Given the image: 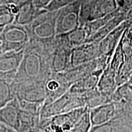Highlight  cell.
I'll list each match as a JSON object with an SVG mask.
<instances>
[{"label": "cell", "mask_w": 132, "mask_h": 132, "mask_svg": "<svg viewBox=\"0 0 132 132\" xmlns=\"http://www.w3.org/2000/svg\"><path fill=\"white\" fill-rule=\"evenodd\" d=\"M125 20H127L128 22H129L130 24H132V6L130 8V9L128 11V12L127 13L126 17H125Z\"/></svg>", "instance_id": "obj_36"}, {"label": "cell", "mask_w": 132, "mask_h": 132, "mask_svg": "<svg viewBox=\"0 0 132 132\" xmlns=\"http://www.w3.org/2000/svg\"><path fill=\"white\" fill-rule=\"evenodd\" d=\"M116 76V73L108 65L102 72L97 85V88L98 91L110 102H111L113 95L118 87Z\"/></svg>", "instance_id": "obj_16"}, {"label": "cell", "mask_w": 132, "mask_h": 132, "mask_svg": "<svg viewBox=\"0 0 132 132\" xmlns=\"http://www.w3.org/2000/svg\"><path fill=\"white\" fill-rule=\"evenodd\" d=\"M0 41L4 53L20 52L30 44V37L25 26L14 23L4 28L0 32Z\"/></svg>", "instance_id": "obj_3"}, {"label": "cell", "mask_w": 132, "mask_h": 132, "mask_svg": "<svg viewBox=\"0 0 132 132\" xmlns=\"http://www.w3.org/2000/svg\"><path fill=\"white\" fill-rule=\"evenodd\" d=\"M109 64L108 59L104 56H101L98 59L73 67L62 73L67 81L72 85L95 71L104 70Z\"/></svg>", "instance_id": "obj_8"}, {"label": "cell", "mask_w": 132, "mask_h": 132, "mask_svg": "<svg viewBox=\"0 0 132 132\" xmlns=\"http://www.w3.org/2000/svg\"><path fill=\"white\" fill-rule=\"evenodd\" d=\"M12 4V0H0V6Z\"/></svg>", "instance_id": "obj_38"}, {"label": "cell", "mask_w": 132, "mask_h": 132, "mask_svg": "<svg viewBox=\"0 0 132 132\" xmlns=\"http://www.w3.org/2000/svg\"><path fill=\"white\" fill-rule=\"evenodd\" d=\"M15 15L10 11L7 5L0 12V29L1 31L6 26L14 23Z\"/></svg>", "instance_id": "obj_31"}, {"label": "cell", "mask_w": 132, "mask_h": 132, "mask_svg": "<svg viewBox=\"0 0 132 132\" xmlns=\"http://www.w3.org/2000/svg\"><path fill=\"white\" fill-rule=\"evenodd\" d=\"M98 0H80V24L84 26L93 19Z\"/></svg>", "instance_id": "obj_21"}, {"label": "cell", "mask_w": 132, "mask_h": 132, "mask_svg": "<svg viewBox=\"0 0 132 132\" xmlns=\"http://www.w3.org/2000/svg\"><path fill=\"white\" fill-rule=\"evenodd\" d=\"M132 77V56L125 58L116 76L118 86L128 82Z\"/></svg>", "instance_id": "obj_27"}, {"label": "cell", "mask_w": 132, "mask_h": 132, "mask_svg": "<svg viewBox=\"0 0 132 132\" xmlns=\"http://www.w3.org/2000/svg\"><path fill=\"white\" fill-rule=\"evenodd\" d=\"M89 110L86 106L81 107L67 113L50 117L52 132L69 131Z\"/></svg>", "instance_id": "obj_10"}, {"label": "cell", "mask_w": 132, "mask_h": 132, "mask_svg": "<svg viewBox=\"0 0 132 132\" xmlns=\"http://www.w3.org/2000/svg\"><path fill=\"white\" fill-rule=\"evenodd\" d=\"M3 53H4V52H3V50L2 46H1V41H0V56H1V54Z\"/></svg>", "instance_id": "obj_40"}, {"label": "cell", "mask_w": 132, "mask_h": 132, "mask_svg": "<svg viewBox=\"0 0 132 132\" xmlns=\"http://www.w3.org/2000/svg\"><path fill=\"white\" fill-rule=\"evenodd\" d=\"M97 43H85L73 48L71 54L72 67L87 63L101 56Z\"/></svg>", "instance_id": "obj_13"}, {"label": "cell", "mask_w": 132, "mask_h": 132, "mask_svg": "<svg viewBox=\"0 0 132 132\" xmlns=\"http://www.w3.org/2000/svg\"><path fill=\"white\" fill-rule=\"evenodd\" d=\"M5 6H6V5H3V6H0V12H1V11H2L3 9H4V7Z\"/></svg>", "instance_id": "obj_41"}, {"label": "cell", "mask_w": 132, "mask_h": 132, "mask_svg": "<svg viewBox=\"0 0 132 132\" xmlns=\"http://www.w3.org/2000/svg\"><path fill=\"white\" fill-rule=\"evenodd\" d=\"M0 132H17L13 128L0 122Z\"/></svg>", "instance_id": "obj_34"}, {"label": "cell", "mask_w": 132, "mask_h": 132, "mask_svg": "<svg viewBox=\"0 0 132 132\" xmlns=\"http://www.w3.org/2000/svg\"><path fill=\"white\" fill-rule=\"evenodd\" d=\"M20 113L19 100L15 98L12 101L0 109V122L17 131L20 125Z\"/></svg>", "instance_id": "obj_15"}, {"label": "cell", "mask_w": 132, "mask_h": 132, "mask_svg": "<svg viewBox=\"0 0 132 132\" xmlns=\"http://www.w3.org/2000/svg\"><path fill=\"white\" fill-rule=\"evenodd\" d=\"M128 82H130V83H131V84H132V77H131V78L130 79V81H128Z\"/></svg>", "instance_id": "obj_42"}, {"label": "cell", "mask_w": 132, "mask_h": 132, "mask_svg": "<svg viewBox=\"0 0 132 132\" xmlns=\"http://www.w3.org/2000/svg\"><path fill=\"white\" fill-rule=\"evenodd\" d=\"M50 50L30 42L24 50L23 57L13 82H44L52 72Z\"/></svg>", "instance_id": "obj_1"}, {"label": "cell", "mask_w": 132, "mask_h": 132, "mask_svg": "<svg viewBox=\"0 0 132 132\" xmlns=\"http://www.w3.org/2000/svg\"><path fill=\"white\" fill-rule=\"evenodd\" d=\"M44 85L46 94L44 106L62 97L71 86L62 72L54 73L52 72L44 80Z\"/></svg>", "instance_id": "obj_7"}, {"label": "cell", "mask_w": 132, "mask_h": 132, "mask_svg": "<svg viewBox=\"0 0 132 132\" xmlns=\"http://www.w3.org/2000/svg\"><path fill=\"white\" fill-rule=\"evenodd\" d=\"M89 132H131L125 126L118 118L113 119L105 124L92 127Z\"/></svg>", "instance_id": "obj_23"}, {"label": "cell", "mask_w": 132, "mask_h": 132, "mask_svg": "<svg viewBox=\"0 0 132 132\" xmlns=\"http://www.w3.org/2000/svg\"><path fill=\"white\" fill-rule=\"evenodd\" d=\"M19 100L20 108L21 110L32 115L40 116V113L44 106V104L28 102L23 100Z\"/></svg>", "instance_id": "obj_30"}, {"label": "cell", "mask_w": 132, "mask_h": 132, "mask_svg": "<svg viewBox=\"0 0 132 132\" xmlns=\"http://www.w3.org/2000/svg\"><path fill=\"white\" fill-rule=\"evenodd\" d=\"M24 50L5 52L0 56V79L12 82L23 57Z\"/></svg>", "instance_id": "obj_9"}, {"label": "cell", "mask_w": 132, "mask_h": 132, "mask_svg": "<svg viewBox=\"0 0 132 132\" xmlns=\"http://www.w3.org/2000/svg\"><path fill=\"white\" fill-rule=\"evenodd\" d=\"M75 1L77 0H52L50 4L46 8V9L48 11H51V12L57 11L64 6L75 2Z\"/></svg>", "instance_id": "obj_32"}, {"label": "cell", "mask_w": 132, "mask_h": 132, "mask_svg": "<svg viewBox=\"0 0 132 132\" xmlns=\"http://www.w3.org/2000/svg\"><path fill=\"white\" fill-rule=\"evenodd\" d=\"M125 17H126V14L119 11V12L116 15L106 24L102 26L101 28L98 29L94 34L87 38L85 43L98 44L108 34H110L116 28L118 27L123 21H124L125 20Z\"/></svg>", "instance_id": "obj_19"}, {"label": "cell", "mask_w": 132, "mask_h": 132, "mask_svg": "<svg viewBox=\"0 0 132 132\" xmlns=\"http://www.w3.org/2000/svg\"><path fill=\"white\" fill-rule=\"evenodd\" d=\"M57 11H45L32 22L25 26L30 37V42L44 47L52 52L56 37V20Z\"/></svg>", "instance_id": "obj_2"}, {"label": "cell", "mask_w": 132, "mask_h": 132, "mask_svg": "<svg viewBox=\"0 0 132 132\" xmlns=\"http://www.w3.org/2000/svg\"><path fill=\"white\" fill-rule=\"evenodd\" d=\"M80 0L57 10L56 29V36L65 34L77 29L80 24Z\"/></svg>", "instance_id": "obj_4"}, {"label": "cell", "mask_w": 132, "mask_h": 132, "mask_svg": "<svg viewBox=\"0 0 132 132\" xmlns=\"http://www.w3.org/2000/svg\"><path fill=\"white\" fill-rule=\"evenodd\" d=\"M119 10L118 9L116 11L111 14L107 15L106 16H104L103 17L100 19L94 20L89 22L87 23L82 27L85 29V32L86 33L87 39L90 36L94 34L97 32L98 29H100L102 26H103L105 24H106L110 20H111L119 12Z\"/></svg>", "instance_id": "obj_26"}, {"label": "cell", "mask_w": 132, "mask_h": 132, "mask_svg": "<svg viewBox=\"0 0 132 132\" xmlns=\"http://www.w3.org/2000/svg\"><path fill=\"white\" fill-rule=\"evenodd\" d=\"M118 9L116 0H98L92 20L114 12Z\"/></svg>", "instance_id": "obj_24"}, {"label": "cell", "mask_w": 132, "mask_h": 132, "mask_svg": "<svg viewBox=\"0 0 132 132\" xmlns=\"http://www.w3.org/2000/svg\"><path fill=\"white\" fill-rule=\"evenodd\" d=\"M16 98L19 100L44 104L46 94L44 82H12Z\"/></svg>", "instance_id": "obj_6"}, {"label": "cell", "mask_w": 132, "mask_h": 132, "mask_svg": "<svg viewBox=\"0 0 132 132\" xmlns=\"http://www.w3.org/2000/svg\"><path fill=\"white\" fill-rule=\"evenodd\" d=\"M52 0H33V4L38 9H46Z\"/></svg>", "instance_id": "obj_33"}, {"label": "cell", "mask_w": 132, "mask_h": 132, "mask_svg": "<svg viewBox=\"0 0 132 132\" xmlns=\"http://www.w3.org/2000/svg\"><path fill=\"white\" fill-rule=\"evenodd\" d=\"M86 39L87 35L85 29L82 26H79L70 32L57 35L55 40L59 44L73 50L85 44Z\"/></svg>", "instance_id": "obj_17"}, {"label": "cell", "mask_w": 132, "mask_h": 132, "mask_svg": "<svg viewBox=\"0 0 132 132\" xmlns=\"http://www.w3.org/2000/svg\"><path fill=\"white\" fill-rule=\"evenodd\" d=\"M81 95L82 96L85 106L89 110L96 108L103 104L111 102L108 98L101 94L97 88Z\"/></svg>", "instance_id": "obj_22"}, {"label": "cell", "mask_w": 132, "mask_h": 132, "mask_svg": "<svg viewBox=\"0 0 132 132\" xmlns=\"http://www.w3.org/2000/svg\"><path fill=\"white\" fill-rule=\"evenodd\" d=\"M33 132H48L39 127H36L33 129Z\"/></svg>", "instance_id": "obj_39"}, {"label": "cell", "mask_w": 132, "mask_h": 132, "mask_svg": "<svg viewBox=\"0 0 132 132\" xmlns=\"http://www.w3.org/2000/svg\"><path fill=\"white\" fill-rule=\"evenodd\" d=\"M91 128L92 125L89 110L72 128V129L67 132H89Z\"/></svg>", "instance_id": "obj_29"}, {"label": "cell", "mask_w": 132, "mask_h": 132, "mask_svg": "<svg viewBox=\"0 0 132 132\" xmlns=\"http://www.w3.org/2000/svg\"><path fill=\"white\" fill-rule=\"evenodd\" d=\"M128 28L127 29V31H126V37H127L128 40H129L130 44L132 48V31H128Z\"/></svg>", "instance_id": "obj_37"}, {"label": "cell", "mask_w": 132, "mask_h": 132, "mask_svg": "<svg viewBox=\"0 0 132 132\" xmlns=\"http://www.w3.org/2000/svg\"><path fill=\"white\" fill-rule=\"evenodd\" d=\"M27 132H33V129L32 130H31V131H27Z\"/></svg>", "instance_id": "obj_43"}, {"label": "cell", "mask_w": 132, "mask_h": 132, "mask_svg": "<svg viewBox=\"0 0 132 132\" xmlns=\"http://www.w3.org/2000/svg\"><path fill=\"white\" fill-rule=\"evenodd\" d=\"M47 11V9H38L33 4L29 3L20 6L19 11L15 17L13 23L21 26H26L32 22L37 16Z\"/></svg>", "instance_id": "obj_20"}, {"label": "cell", "mask_w": 132, "mask_h": 132, "mask_svg": "<svg viewBox=\"0 0 132 132\" xmlns=\"http://www.w3.org/2000/svg\"><path fill=\"white\" fill-rule=\"evenodd\" d=\"M12 82L0 79V109L16 98Z\"/></svg>", "instance_id": "obj_25"}, {"label": "cell", "mask_w": 132, "mask_h": 132, "mask_svg": "<svg viewBox=\"0 0 132 132\" xmlns=\"http://www.w3.org/2000/svg\"><path fill=\"white\" fill-rule=\"evenodd\" d=\"M84 106H86L81 95L72 94L68 90L60 98L43 107L40 117H53Z\"/></svg>", "instance_id": "obj_5"}, {"label": "cell", "mask_w": 132, "mask_h": 132, "mask_svg": "<svg viewBox=\"0 0 132 132\" xmlns=\"http://www.w3.org/2000/svg\"><path fill=\"white\" fill-rule=\"evenodd\" d=\"M117 113L116 103L109 102L89 110L92 127L105 124L114 118Z\"/></svg>", "instance_id": "obj_14"}, {"label": "cell", "mask_w": 132, "mask_h": 132, "mask_svg": "<svg viewBox=\"0 0 132 132\" xmlns=\"http://www.w3.org/2000/svg\"><path fill=\"white\" fill-rule=\"evenodd\" d=\"M32 1L33 0H12V3L20 7L27 3L32 2Z\"/></svg>", "instance_id": "obj_35"}, {"label": "cell", "mask_w": 132, "mask_h": 132, "mask_svg": "<svg viewBox=\"0 0 132 132\" xmlns=\"http://www.w3.org/2000/svg\"><path fill=\"white\" fill-rule=\"evenodd\" d=\"M0 32H1V29H0Z\"/></svg>", "instance_id": "obj_44"}, {"label": "cell", "mask_w": 132, "mask_h": 132, "mask_svg": "<svg viewBox=\"0 0 132 132\" xmlns=\"http://www.w3.org/2000/svg\"><path fill=\"white\" fill-rule=\"evenodd\" d=\"M72 50L54 40V48L51 53L50 59V67L52 72L61 73L72 68Z\"/></svg>", "instance_id": "obj_12"}, {"label": "cell", "mask_w": 132, "mask_h": 132, "mask_svg": "<svg viewBox=\"0 0 132 132\" xmlns=\"http://www.w3.org/2000/svg\"><path fill=\"white\" fill-rule=\"evenodd\" d=\"M103 71V70L95 71L75 82L71 85L69 91L75 94L81 95L95 89Z\"/></svg>", "instance_id": "obj_18"}, {"label": "cell", "mask_w": 132, "mask_h": 132, "mask_svg": "<svg viewBox=\"0 0 132 132\" xmlns=\"http://www.w3.org/2000/svg\"><path fill=\"white\" fill-rule=\"evenodd\" d=\"M130 25L131 24L129 22L125 20L98 43L100 54L102 56L106 57L110 62L125 31Z\"/></svg>", "instance_id": "obj_11"}, {"label": "cell", "mask_w": 132, "mask_h": 132, "mask_svg": "<svg viewBox=\"0 0 132 132\" xmlns=\"http://www.w3.org/2000/svg\"><path fill=\"white\" fill-rule=\"evenodd\" d=\"M124 60L125 57L122 52V49L121 40H120L119 44H118V47L116 48L112 56L111 61L108 64V65L112 70L114 71L117 73V72L122 65Z\"/></svg>", "instance_id": "obj_28"}]
</instances>
